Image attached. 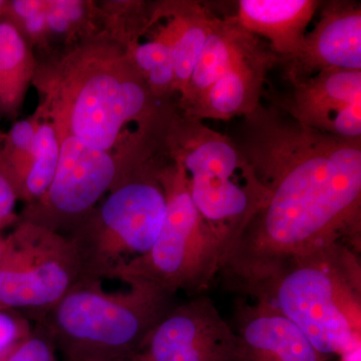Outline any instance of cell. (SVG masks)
Listing matches in <instances>:
<instances>
[{"label": "cell", "mask_w": 361, "mask_h": 361, "mask_svg": "<svg viewBox=\"0 0 361 361\" xmlns=\"http://www.w3.org/2000/svg\"><path fill=\"white\" fill-rule=\"evenodd\" d=\"M267 191L220 270L250 290L290 261L360 241L361 140L297 123L275 104L244 116L237 142Z\"/></svg>", "instance_id": "6da1fadb"}, {"label": "cell", "mask_w": 361, "mask_h": 361, "mask_svg": "<svg viewBox=\"0 0 361 361\" xmlns=\"http://www.w3.org/2000/svg\"><path fill=\"white\" fill-rule=\"evenodd\" d=\"M249 292L293 322L322 355L361 345L360 267L344 244L290 261Z\"/></svg>", "instance_id": "7a4b0ae2"}, {"label": "cell", "mask_w": 361, "mask_h": 361, "mask_svg": "<svg viewBox=\"0 0 361 361\" xmlns=\"http://www.w3.org/2000/svg\"><path fill=\"white\" fill-rule=\"evenodd\" d=\"M109 293L85 278L39 322L66 361H122L137 357L174 296L144 283Z\"/></svg>", "instance_id": "3957f363"}, {"label": "cell", "mask_w": 361, "mask_h": 361, "mask_svg": "<svg viewBox=\"0 0 361 361\" xmlns=\"http://www.w3.org/2000/svg\"><path fill=\"white\" fill-rule=\"evenodd\" d=\"M170 125L169 145L186 172L192 200L228 249L260 210L267 191L231 137L187 116Z\"/></svg>", "instance_id": "277c9868"}, {"label": "cell", "mask_w": 361, "mask_h": 361, "mask_svg": "<svg viewBox=\"0 0 361 361\" xmlns=\"http://www.w3.org/2000/svg\"><path fill=\"white\" fill-rule=\"evenodd\" d=\"M163 170L142 161L66 235L85 278L115 279L128 263L151 250L167 213Z\"/></svg>", "instance_id": "5b68a950"}, {"label": "cell", "mask_w": 361, "mask_h": 361, "mask_svg": "<svg viewBox=\"0 0 361 361\" xmlns=\"http://www.w3.org/2000/svg\"><path fill=\"white\" fill-rule=\"evenodd\" d=\"M161 180L167 213L160 235L148 253L128 263L115 279L148 284L172 296L201 290L221 269L227 244L195 206L178 159L164 169Z\"/></svg>", "instance_id": "8992f818"}, {"label": "cell", "mask_w": 361, "mask_h": 361, "mask_svg": "<svg viewBox=\"0 0 361 361\" xmlns=\"http://www.w3.org/2000/svg\"><path fill=\"white\" fill-rule=\"evenodd\" d=\"M85 278L68 237L25 221L6 239L0 305L39 322Z\"/></svg>", "instance_id": "52a82bcc"}, {"label": "cell", "mask_w": 361, "mask_h": 361, "mask_svg": "<svg viewBox=\"0 0 361 361\" xmlns=\"http://www.w3.org/2000/svg\"><path fill=\"white\" fill-rule=\"evenodd\" d=\"M118 180V167L108 152L90 148L68 135L59 146L51 186L39 205L30 209L25 221L51 231L70 232Z\"/></svg>", "instance_id": "ba28073f"}, {"label": "cell", "mask_w": 361, "mask_h": 361, "mask_svg": "<svg viewBox=\"0 0 361 361\" xmlns=\"http://www.w3.org/2000/svg\"><path fill=\"white\" fill-rule=\"evenodd\" d=\"M152 94L139 71L126 75L101 73L85 80L71 108V135L90 148L108 152L123 125L156 118Z\"/></svg>", "instance_id": "9c48e42d"}, {"label": "cell", "mask_w": 361, "mask_h": 361, "mask_svg": "<svg viewBox=\"0 0 361 361\" xmlns=\"http://www.w3.org/2000/svg\"><path fill=\"white\" fill-rule=\"evenodd\" d=\"M139 355L147 361H243L238 336L205 297L173 306Z\"/></svg>", "instance_id": "30bf717a"}, {"label": "cell", "mask_w": 361, "mask_h": 361, "mask_svg": "<svg viewBox=\"0 0 361 361\" xmlns=\"http://www.w3.org/2000/svg\"><path fill=\"white\" fill-rule=\"evenodd\" d=\"M272 104L310 129L361 140V71H320Z\"/></svg>", "instance_id": "8fae6325"}, {"label": "cell", "mask_w": 361, "mask_h": 361, "mask_svg": "<svg viewBox=\"0 0 361 361\" xmlns=\"http://www.w3.org/2000/svg\"><path fill=\"white\" fill-rule=\"evenodd\" d=\"M322 6L319 20L306 33L302 49L283 65L291 85L330 68L361 71L360 4L334 0Z\"/></svg>", "instance_id": "7c38bea8"}, {"label": "cell", "mask_w": 361, "mask_h": 361, "mask_svg": "<svg viewBox=\"0 0 361 361\" xmlns=\"http://www.w3.org/2000/svg\"><path fill=\"white\" fill-rule=\"evenodd\" d=\"M278 63L269 45L254 35L224 75L185 111V116L203 122L244 118L261 104L266 77Z\"/></svg>", "instance_id": "4fadbf2b"}, {"label": "cell", "mask_w": 361, "mask_h": 361, "mask_svg": "<svg viewBox=\"0 0 361 361\" xmlns=\"http://www.w3.org/2000/svg\"><path fill=\"white\" fill-rule=\"evenodd\" d=\"M316 0H240L235 18L252 35L266 39L282 65L302 49L306 28L322 6Z\"/></svg>", "instance_id": "5bb4252c"}, {"label": "cell", "mask_w": 361, "mask_h": 361, "mask_svg": "<svg viewBox=\"0 0 361 361\" xmlns=\"http://www.w3.org/2000/svg\"><path fill=\"white\" fill-rule=\"evenodd\" d=\"M243 361H323L301 330L263 299L242 315Z\"/></svg>", "instance_id": "9a60e30c"}, {"label": "cell", "mask_w": 361, "mask_h": 361, "mask_svg": "<svg viewBox=\"0 0 361 361\" xmlns=\"http://www.w3.org/2000/svg\"><path fill=\"white\" fill-rule=\"evenodd\" d=\"M173 20L167 26L175 73V90H186L198 61L215 14L199 2L173 4Z\"/></svg>", "instance_id": "2e32d148"}, {"label": "cell", "mask_w": 361, "mask_h": 361, "mask_svg": "<svg viewBox=\"0 0 361 361\" xmlns=\"http://www.w3.org/2000/svg\"><path fill=\"white\" fill-rule=\"evenodd\" d=\"M32 156V164L16 191V197L20 195L27 200H39L51 186L59 164V144L51 126H40L35 132Z\"/></svg>", "instance_id": "e0dca14e"}, {"label": "cell", "mask_w": 361, "mask_h": 361, "mask_svg": "<svg viewBox=\"0 0 361 361\" xmlns=\"http://www.w3.org/2000/svg\"><path fill=\"white\" fill-rule=\"evenodd\" d=\"M26 47L16 26L0 23V110H13L20 97Z\"/></svg>", "instance_id": "ac0fdd59"}, {"label": "cell", "mask_w": 361, "mask_h": 361, "mask_svg": "<svg viewBox=\"0 0 361 361\" xmlns=\"http://www.w3.org/2000/svg\"><path fill=\"white\" fill-rule=\"evenodd\" d=\"M56 348L42 322L0 356V361H59Z\"/></svg>", "instance_id": "d6986e66"}, {"label": "cell", "mask_w": 361, "mask_h": 361, "mask_svg": "<svg viewBox=\"0 0 361 361\" xmlns=\"http://www.w3.org/2000/svg\"><path fill=\"white\" fill-rule=\"evenodd\" d=\"M135 68L142 78L161 66L173 65L172 51L167 27L157 35L156 39L137 45L134 52Z\"/></svg>", "instance_id": "ffe728a7"}, {"label": "cell", "mask_w": 361, "mask_h": 361, "mask_svg": "<svg viewBox=\"0 0 361 361\" xmlns=\"http://www.w3.org/2000/svg\"><path fill=\"white\" fill-rule=\"evenodd\" d=\"M27 317L0 305V356L30 331Z\"/></svg>", "instance_id": "44dd1931"}, {"label": "cell", "mask_w": 361, "mask_h": 361, "mask_svg": "<svg viewBox=\"0 0 361 361\" xmlns=\"http://www.w3.org/2000/svg\"><path fill=\"white\" fill-rule=\"evenodd\" d=\"M35 132L32 123L28 121H21L13 126L9 135V142L16 152L30 153L32 155Z\"/></svg>", "instance_id": "7402d4cb"}, {"label": "cell", "mask_w": 361, "mask_h": 361, "mask_svg": "<svg viewBox=\"0 0 361 361\" xmlns=\"http://www.w3.org/2000/svg\"><path fill=\"white\" fill-rule=\"evenodd\" d=\"M16 198L13 187L0 169V228L11 222Z\"/></svg>", "instance_id": "603a6c76"}, {"label": "cell", "mask_w": 361, "mask_h": 361, "mask_svg": "<svg viewBox=\"0 0 361 361\" xmlns=\"http://www.w3.org/2000/svg\"><path fill=\"white\" fill-rule=\"evenodd\" d=\"M47 25L56 32H63L68 28L71 21L59 6L58 1L52 2L49 13H45Z\"/></svg>", "instance_id": "cb8c5ba5"}, {"label": "cell", "mask_w": 361, "mask_h": 361, "mask_svg": "<svg viewBox=\"0 0 361 361\" xmlns=\"http://www.w3.org/2000/svg\"><path fill=\"white\" fill-rule=\"evenodd\" d=\"M44 4L33 0H16L13 2V13L20 16L23 20L42 11Z\"/></svg>", "instance_id": "d4e9b609"}, {"label": "cell", "mask_w": 361, "mask_h": 361, "mask_svg": "<svg viewBox=\"0 0 361 361\" xmlns=\"http://www.w3.org/2000/svg\"><path fill=\"white\" fill-rule=\"evenodd\" d=\"M45 23H47V18H45V13L42 11L25 20L26 30L30 33L39 32L44 27Z\"/></svg>", "instance_id": "484cf974"}, {"label": "cell", "mask_w": 361, "mask_h": 361, "mask_svg": "<svg viewBox=\"0 0 361 361\" xmlns=\"http://www.w3.org/2000/svg\"><path fill=\"white\" fill-rule=\"evenodd\" d=\"M339 356L341 361H361V345L348 349Z\"/></svg>", "instance_id": "4316f807"}, {"label": "cell", "mask_w": 361, "mask_h": 361, "mask_svg": "<svg viewBox=\"0 0 361 361\" xmlns=\"http://www.w3.org/2000/svg\"><path fill=\"white\" fill-rule=\"evenodd\" d=\"M4 250H6V239L0 238V261H1L2 256H4Z\"/></svg>", "instance_id": "83f0119b"}, {"label": "cell", "mask_w": 361, "mask_h": 361, "mask_svg": "<svg viewBox=\"0 0 361 361\" xmlns=\"http://www.w3.org/2000/svg\"><path fill=\"white\" fill-rule=\"evenodd\" d=\"M122 361H142L141 357L139 356H137V357L132 358V360H122Z\"/></svg>", "instance_id": "f1b7e54d"}, {"label": "cell", "mask_w": 361, "mask_h": 361, "mask_svg": "<svg viewBox=\"0 0 361 361\" xmlns=\"http://www.w3.org/2000/svg\"><path fill=\"white\" fill-rule=\"evenodd\" d=\"M4 6V1H0V9L2 8V6Z\"/></svg>", "instance_id": "f546056e"}]
</instances>
